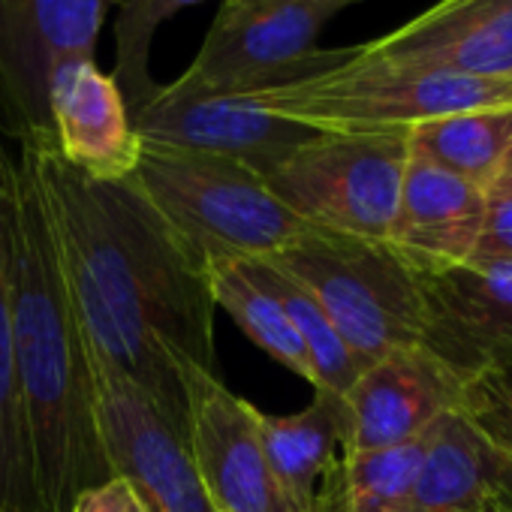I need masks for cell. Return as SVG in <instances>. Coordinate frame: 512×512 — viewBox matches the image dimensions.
<instances>
[{"label":"cell","mask_w":512,"mask_h":512,"mask_svg":"<svg viewBox=\"0 0 512 512\" xmlns=\"http://www.w3.org/2000/svg\"><path fill=\"white\" fill-rule=\"evenodd\" d=\"M16 151L43 196L88 347L187 437L181 365L220 374L208 266L166 229L127 178L82 175L52 136L22 139Z\"/></svg>","instance_id":"obj_1"},{"label":"cell","mask_w":512,"mask_h":512,"mask_svg":"<svg viewBox=\"0 0 512 512\" xmlns=\"http://www.w3.org/2000/svg\"><path fill=\"white\" fill-rule=\"evenodd\" d=\"M0 238L40 512H73L79 494L109 479V467L97 428L88 344L43 196L19 151L7 163L0 190Z\"/></svg>","instance_id":"obj_2"},{"label":"cell","mask_w":512,"mask_h":512,"mask_svg":"<svg viewBox=\"0 0 512 512\" xmlns=\"http://www.w3.org/2000/svg\"><path fill=\"white\" fill-rule=\"evenodd\" d=\"M127 181L205 266L269 260L308 229L260 175L226 157L142 142Z\"/></svg>","instance_id":"obj_3"},{"label":"cell","mask_w":512,"mask_h":512,"mask_svg":"<svg viewBox=\"0 0 512 512\" xmlns=\"http://www.w3.org/2000/svg\"><path fill=\"white\" fill-rule=\"evenodd\" d=\"M250 100L323 133H410L413 127L491 106H512V79L455 76L371 58L362 46L323 73L256 91Z\"/></svg>","instance_id":"obj_4"},{"label":"cell","mask_w":512,"mask_h":512,"mask_svg":"<svg viewBox=\"0 0 512 512\" xmlns=\"http://www.w3.org/2000/svg\"><path fill=\"white\" fill-rule=\"evenodd\" d=\"M269 260L320 302L362 368L392 350L422 347L419 272L392 241L308 226Z\"/></svg>","instance_id":"obj_5"},{"label":"cell","mask_w":512,"mask_h":512,"mask_svg":"<svg viewBox=\"0 0 512 512\" xmlns=\"http://www.w3.org/2000/svg\"><path fill=\"white\" fill-rule=\"evenodd\" d=\"M407 157V133L317 130L260 178L305 226L389 241Z\"/></svg>","instance_id":"obj_6"},{"label":"cell","mask_w":512,"mask_h":512,"mask_svg":"<svg viewBox=\"0 0 512 512\" xmlns=\"http://www.w3.org/2000/svg\"><path fill=\"white\" fill-rule=\"evenodd\" d=\"M350 0H223L202 49L172 82L181 91L250 97L323 73L347 49H317Z\"/></svg>","instance_id":"obj_7"},{"label":"cell","mask_w":512,"mask_h":512,"mask_svg":"<svg viewBox=\"0 0 512 512\" xmlns=\"http://www.w3.org/2000/svg\"><path fill=\"white\" fill-rule=\"evenodd\" d=\"M115 4L121 0H0V130L13 145L52 136V82L70 61H94Z\"/></svg>","instance_id":"obj_8"},{"label":"cell","mask_w":512,"mask_h":512,"mask_svg":"<svg viewBox=\"0 0 512 512\" xmlns=\"http://www.w3.org/2000/svg\"><path fill=\"white\" fill-rule=\"evenodd\" d=\"M88 359L109 479H121L139 500L142 512H217L202 485L187 437L178 434L154 404L91 347Z\"/></svg>","instance_id":"obj_9"},{"label":"cell","mask_w":512,"mask_h":512,"mask_svg":"<svg viewBox=\"0 0 512 512\" xmlns=\"http://www.w3.org/2000/svg\"><path fill=\"white\" fill-rule=\"evenodd\" d=\"M187 389V446L217 512H299L281 491L260 437L256 407L220 374L181 365Z\"/></svg>","instance_id":"obj_10"},{"label":"cell","mask_w":512,"mask_h":512,"mask_svg":"<svg viewBox=\"0 0 512 512\" xmlns=\"http://www.w3.org/2000/svg\"><path fill=\"white\" fill-rule=\"evenodd\" d=\"M425 299L422 350L461 383L512 374V263L419 269Z\"/></svg>","instance_id":"obj_11"},{"label":"cell","mask_w":512,"mask_h":512,"mask_svg":"<svg viewBox=\"0 0 512 512\" xmlns=\"http://www.w3.org/2000/svg\"><path fill=\"white\" fill-rule=\"evenodd\" d=\"M130 121L136 136L148 145L226 157L256 175L269 172L317 133L260 109L250 97L196 94L172 82L160 85L148 103L130 112Z\"/></svg>","instance_id":"obj_12"},{"label":"cell","mask_w":512,"mask_h":512,"mask_svg":"<svg viewBox=\"0 0 512 512\" xmlns=\"http://www.w3.org/2000/svg\"><path fill=\"white\" fill-rule=\"evenodd\" d=\"M464 383L422 347H404L365 365L341 395L344 452L407 446L458 407Z\"/></svg>","instance_id":"obj_13"},{"label":"cell","mask_w":512,"mask_h":512,"mask_svg":"<svg viewBox=\"0 0 512 512\" xmlns=\"http://www.w3.org/2000/svg\"><path fill=\"white\" fill-rule=\"evenodd\" d=\"M371 58L476 79H512V0H440L362 46Z\"/></svg>","instance_id":"obj_14"},{"label":"cell","mask_w":512,"mask_h":512,"mask_svg":"<svg viewBox=\"0 0 512 512\" xmlns=\"http://www.w3.org/2000/svg\"><path fill=\"white\" fill-rule=\"evenodd\" d=\"M52 136L61 157L94 181H124L142 151L127 103L97 61H70L49 94Z\"/></svg>","instance_id":"obj_15"},{"label":"cell","mask_w":512,"mask_h":512,"mask_svg":"<svg viewBox=\"0 0 512 512\" xmlns=\"http://www.w3.org/2000/svg\"><path fill=\"white\" fill-rule=\"evenodd\" d=\"M482 217V187L410 151L389 241L413 266L434 269L470 263Z\"/></svg>","instance_id":"obj_16"},{"label":"cell","mask_w":512,"mask_h":512,"mask_svg":"<svg viewBox=\"0 0 512 512\" xmlns=\"http://www.w3.org/2000/svg\"><path fill=\"white\" fill-rule=\"evenodd\" d=\"M512 479L479 434L458 416H440L422 437L410 512H470Z\"/></svg>","instance_id":"obj_17"},{"label":"cell","mask_w":512,"mask_h":512,"mask_svg":"<svg viewBox=\"0 0 512 512\" xmlns=\"http://www.w3.org/2000/svg\"><path fill=\"white\" fill-rule=\"evenodd\" d=\"M269 467L299 512H317L323 488L344 455L341 398L314 392L302 413L272 416L256 410Z\"/></svg>","instance_id":"obj_18"},{"label":"cell","mask_w":512,"mask_h":512,"mask_svg":"<svg viewBox=\"0 0 512 512\" xmlns=\"http://www.w3.org/2000/svg\"><path fill=\"white\" fill-rule=\"evenodd\" d=\"M16 145L0 130V190L4 172ZM0 512H40L28 425L16 380L13 356V308H10V281L4 260V238H0Z\"/></svg>","instance_id":"obj_19"},{"label":"cell","mask_w":512,"mask_h":512,"mask_svg":"<svg viewBox=\"0 0 512 512\" xmlns=\"http://www.w3.org/2000/svg\"><path fill=\"white\" fill-rule=\"evenodd\" d=\"M410 151L488 190L512 148V106L470 109L425 121L407 133Z\"/></svg>","instance_id":"obj_20"},{"label":"cell","mask_w":512,"mask_h":512,"mask_svg":"<svg viewBox=\"0 0 512 512\" xmlns=\"http://www.w3.org/2000/svg\"><path fill=\"white\" fill-rule=\"evenodd\" d=\"M422 437L407 446L344 452L323 488L317 512H410Z\"/></svg>","instance_id":"obj_21"},{"label":"cell","mask_w":512,"mask_h":512,"mask_svg":"<svg viewBox=\"0 0 512 512\" xmlns=\"http://www.w3.org/2000/svg\"><path fill=\"white\" fill-rule=\"evenodd\" d=\"M208 284H211L214 308L226 311L232 317V323L263 353H269L278 365H284L287 371L314 383L311 362L305 356V347H302L284 305L275 299V293H269L241 266V260L211 263Z\"/></svg>","instance_id":"obj_22"},{"label":"cell","mask_w":512,"mask_h":512,"mask_svg":"<svg viewBox=\"0 0 512 512\" xmlns=\"http://www.w3.org/2000/svg\"><path fill=\"white\" fill-rule=\"evenodd\" d=\"M241 266L269 293H275V299L284 305V311L305 347V356L311 362L314 392L341 398L359 377L362 365L350 353V347L344 344V338L338 335V329L332 326V320L326 317L320 302L299 281H293L284 269H278L272 260H241Z\"/></svg>","instance_id":"obj_23"},{"label":"cell","mask_w":512,"mask_h":512,"mask_svg":"<svg viewBox=\"0 0 512 512\" xmlns=\"http://www.w3.org/2000/svg\"><path fill=\"white\" fill-rule=\"evenodd\" d=\"M202 0H121V16L115 22V85L127 103V112H136L148 103L160 82L151 76V43L157 28Z\"/></svg>","instance_id":"obj_24"},{"label":"cell","mask_w":512,"mask_h":512,"mask_svg":"<svg viewBox=\"0 0 512 512\" xmlns=\"http://www.w3.org/2000/svg\"><path fill=\"white\" fill-rule=\"evenodd\" d=\"M455 410L512 479V374L491 371L467 380Z\"/></svg>","instance_id":"obj_25"},{"label":"cell","mask_w":512,"mask_h":512,"mask_svg":"<svg viewBox=\"0 0 512 512\" xmlns=\"http://www.w3.org/2000/svg\"><path fill=\"white\" fill-rule=\"evenodd\" d=\"M470 263H512V199L485 193L482 232Z\"/></svg>","instance_id":"obj_26"},{"label":"cell","mask_w":512,"mask_h":512,"mask_svg":"<svg viewBox=\"0 0 512 512\" xmlns=\"http://www.w3.org/2000/svg\"><path fill=\"white\" fill-rule=\"evenodd\" d=\"M73 512H142V506L121 479H106L103 485H94L79 494Z\"/></svg>","instance_id":"obj_27"},{"label":"cell","mask_w":512,"mask_h":512,"mask_svg":"<svg viewBox=\"0 0 512 512\" xmlns=\"http://www.w3.org/2000/svg\"><path fill=\"white\" fill-rule=\"evenodd\" d=\"M485 193H497V196L512 199V148L503 157V163H500V169H497V175H494V181H491V187Z\"/></svg>","instance_id":"obj_28"},{"label":"cell","mask_w":512,"mask_h":512,"mask_svg":"<svg viewBox=\"0 0 512 512\" xmlns=\"http://www.w3.org/2000/svg\"><path fill=\"white\" fill-rule=\"evenodd\" d=\"M470 512H512V485L503 488V491H497V494H491L485 503H479Z\"/></svg>","instance_id":"obj_29"},{"label":"cell","mask_w":512,"mask_h":512,"mask_svg":"<svg viewBox=\"0 0 512 512\" xmlns=\"http://www.w3.org/2000/svg\"><path fill=\"white\" fill-rule=\"evenodd\" d=\"M350 4H356V0H350Z\"/></svg>","instance_id":"obj_30"}]
</instances>
